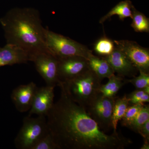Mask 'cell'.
Listing matches in <instances>:
<instances>
[{"label": "cell", "instance_id": "603a6c76", "mask_svg": "<svg viewBox=\"0 0 149 149\" xmlns=\"http://www.w3.org/2000/svg\"><path fill=\"white\" fill-rule=\"evenodd\" d=\"M140 74L129 80H126L127 83H132L136 89H143L149 86V73L142 71H139Z\"/></svg>", "mask_w": 149, "mask_h": 149}, {"label": "cell", "instance_id": "277c9868", "mask_svg": "<svg viewBox=\"0 0 149 149\" xmlns=\"http://www.w3.org/2000/svg\"><path fill=\"white\" fill-rule=\"evenodd\" d=\"M45 43L49 53L57 58L65 57L79 56L88 59L93 54L86 46L46 28Z\"/></svg>", "mask_w": 149, "mask_h": 149}, {"label": "cell", "instance_id": "30bf717a", "mask_svg": "<svg viewBox=\"0 0 149 149\" xmlns=\"http://www.w3.org/2000/svg\"><path fill=\"white\" fill-rule=\"evenodd\" d=\"M54 88L48 85L37 88L27 116L33 114L47 116L54 104Z\"/></svg>", "mask_w": 149, "mask_h": 149}, {"label": "cell", "instance_id": "d6986e66", "mask_svg": "<svg viewBox=\"0 0 149 149\" xmlns=\"http://www.w3.org/2000/svg\"><path fill=\"white\" fill-rule=\"evenodd\" d=\"M131 26L137 32H149V19L144 14L137 10L134 7L132 10Z\"/></svg>", "mask_w": 149, "mask_h": 149}, {"label": "cell", "instance_id": "ba28073f", "mask_svg": "<svg viewBox=\"0 0 149 149\" xmlns=\"http://www.w3.org/2000/svg\"><path fill=\"white\" fill-rule=\"evenodd\" d=\"M115 47L122 52L139 71L149 72V50L129 40H114Z\"/></svg>", "mask_w": 149, "mask_h": 149}, {"label": "cell", "instance_id": "8fae6325", "mask_svg": "<svg viewBox=\"0 0 149 149\" xmlns=\"http://www.w3.org/2000/svg\"><path fill=\"white\" fill-rule=\"evenodd\" d=\"M37 88L36 84L32 82L14 89L11 98L19 112H25L30 110Z\"/></svg>", "mask_w": 149, "mask_h": 149}, {"label": "cell", "instance_id": "9a60e30c", "mask_svg": "<svg viewBox=\"0 0 149 149\" xmlns=\"http://www.w3.org/2000/svg\"><path fill=\"white\" fill-rule=\"evenodd\" d=\"M133 6L129 0L122 1L115 6L105 15L102 17L100 20V23H103L107 19L113 15L118 16L120 20L123 21L128 17L132 18V10Z\"/></svg>", "mask_w": 149, "mask_h": 149}, {"label": "cell", "instance_id": "ffe728a7", "mask_svg": "<svg viewBox=\"0 0 149 149\" xmlns=\"http://www.w3.org/2000/svg\"><path fill=\"white\" fill-rule=\"evenodd\" d=\"M148 120L149 105H145L144 104L128 128L138 133L141 126Z\"/></svg>", "mask_w": 149, "mask_h": 149}, {"label": "cell", "instance_id": "44dd1931", "mask_svg": "<svg viewBox=\"0 0 149 149\" xmlns=\"http://www.w3.org/2000/svg\"><path fill=\"white\" fill-rule=\"evenodd\" d=\"M143 105L141 104L129 105L124 116L121 119L122 125L128 128Z\"/></svg>", "mask_w": 149, "mask_h": 149}, {"label": "cell", "instance_id": "e0dca14e", "mask_svg": "<svg viewBox=\"0 0 149 149\" xmlns=\"http://www.w3.org/2000/svg\"><path fill=\"white\" fill-rule=\"evenodd\" d=\"M129 100L127 95L116 99L112 116V124L113 132H116L118 123L124 116L128 107Z\"/></svg>", "mask_w": 149, "mask_h": 149}, {"label": "cell", "instance_id": "7402d4cb", "mask_svg": "<svg viewBox=\"0 0 149 149\" xmlns=\"http://www.w3.org/2000/svg\"><path fill=\"white\" fill-rule=\"evenodd\" d=\"M127 97L130 105L144 104L149 102V94L146 93L143 89H136Z\"/></svg>", "mask_w": 149, "mask_h": 149}, {"label": "cell", "instance_id": "9c48e42d", "mask_svg": "<svg viewBox=\"0 0 149 149\" xmlns=\"http://www.w3.org/2000/svg\"><path fill=\"white\" fill-rule=\"evenodd\" d=\"M58 59L60 83L72 79L90 69L88 59L83 57L72 56Z\"/></svg>", "mask_w": 149, "mask_h": 149}, {"label": "cell", "instance_id": "cb8c5ba5", "mask_svg": "<svg viewBox=\"0 0 149 149\" xmlns=\"http://www.w3.org/2000/svg\"><path fill=\"white\" fill-rule=\"evenodd\" d=\"M32 149H58L49 133L42 138Z\"/></svg>", "mask_w": 149, "mask_h": 149}, {"label": "cell", "instance_id": "52a82bcc", "mask_svg": "<svg viewBox=\"0 0 149 149\" xmlns=\"http://www.w3.org/2000/svg\"><path fill=\"white\" fill-rule=\"evenodd\" d=\"M38 73L47 85L55 87L60 83L58 76V59L48 52L40 53L32 57Z\"/></svg>", "mask_w": 149, "mask_h": 149}, {"label": "cell", "instance_id": "5bb4252c", "mask_svg": "<svg viewBox=\"0 0 149 149\" xmlns=\"http://www.w3.org/2000/svg\"><path fill=\"white\" fill-rule=\"evenodd\" d=\"M89 66L91 70L101 79L109 78L114 74V71L107 61L103 57H99L93 54L88 59Z\"/></svg>", "mask_w": 149, "mask_h": 149}, {"label": "cell", "instance_id": "d4e9b609", "mask_svg": "<svg viewBox=\"0 0 149 149\" xmlns=\"http://www.w3.org/2000/svg\"><path fill=\"white\" fill-rule=\"evenodd\" d=\"M138 133L143 137L144 141L149 142V120L141 126Z\"/></svg>", "mask_w": 149, "mask_h": 149}, {"label": "cell", "instance_id": "4fadbf2b", "mask_svg": "<svg viewBox=\"0 0 149 149\" xmlns=\"http://www.w3.org/2000/svg\"><path fill=\"white\" fill-rule=\"evenodd\" d=\"M30 61L29 54L16 46L6 44L5 47H0V68L27 63Z\"/></svg>", "mask_w": 149, "mask_h": 149}, {"label": "cell", "instance_id": "484cf974", "mask_svg": "<svg viewBox=\"0 0 149 149\" xmlns=\"http://www.w3.org/2000/svg\"><path fill=\"white\" fill-rule=\"evenodd\" d=\"M148 141H144L143 145L141 149H149V143Z\"/></svg>", "mask_w": 149, "mask_h": 149}, {"label": "cell", "instance_id": "4316f807", "mask_svg": "<svg viewBox=\"0 0 149 149\" xmlns=\"http://www.w3.org/2000/svg\"><path fill=\"white\" fill-rule=\"evenodd\" d=\"M143 90L145 91V92H146V93H147V94H149V86H147L146 88L143 89Z\"/></svg>", "mask_w": 149, "mask_h": 149}, {"label": "cell", "instance_id": "ac0fdd59", "mask_svg": "<svg viewBox=\"0 0 149 149\" xmlns=\"http://www.w3.org/2000/svg\"><path fill=\"white\" fill-rule=\"evenodd\" d=\"M115 49L114 41L105 36L96 41L93 47L95 53L102 57L109 55Z\"/></svg>", "mask_w": 149, "mask_h": 149}, {"label": "cell", "instance_id": "7a4b0ae2", "mask_svg": "<svg viewBox=\"0 0 149 149\" xmlns=\"http://www.w3.org/2000/svg\"><path fill=\"white\" fill-rule=\"evenodd\" d=\"M7 44L13 45L29 54L31 61L35 55L49 52L45 43L46 28L39 11L32 8H15L0 18Z\"/></svg>", "mask_w": 149, "mask_h": 149}, {"label": "cell", "instance_id": "5b68a950", "mask_svg": "<svg viewBox=\"0 0 149 149\" xmlns=\"http://www.w3.org/2000/svg\"><path fill=\"white\" fill-rule=\"evenodd\" d=\"M45 116L23 118L22 126L15 139L17 149H32L42 138L49 133L47 118Z\"/></svg>", "mask_w": 149, "mask_h": 149}, {"label": "cell", "instance_id": "7c38bea8", "mask_svg": "<svg viewBox=\"0 0 149 149\" xmlns=\"http://www.w3.org/2000/svg\"><path fill=\"white\" fill-rule=\"evenodd\" d=\"M103 58L108 62L114 73L120 77H133L139 71L126 56L116 47L111 54Z\"/></svg>", "mask_w": 149, "mask_h": 149}, {"label": "cell", "instance_id": "8992f818", "mask_svg": "<svg viewBox=\"0 0 149 149\" xmlns=\"http://www.w3.org/2000/svg\"><path fill=\"white\" fill-rule=\"evenodd\" d=\"M116 99L115 97H104L100 94L86 110L104 132L113 128L112 116Z\"/></svg>", "mask_w": 149, "mask_h": 149}, {"label": "cell", "instance_id": "2e32d148", "mask_svg": "<svg viewBox=\"0 0 149 149\" xmlns=\"http://www.w3.org/2000/svg\"><path fill=\"white\" fill-rule=\"evenodd\" d=\"M127 83L126 80H124L123 77L113 74L109 78V81L107 84L101 85L100 93L104 97H115L120 88Z\"/></svg>", "mask_w": 149, "mask_h": 149}, {"label": "cell", "instance_id": "3957f363", "mask_svg": "<svg viewBox=\"0 0 149 149\" xmlns=\"http://www.w3.org/2000/svg\"><path fill=\"white\" fill-rule=\"evenodd\" d=\"M101 81L89 69L72 79L61 82L58 86L73 102L86 110L101 94Z\"/></svg>", "mask_w": 149, "mask_h": 149}, {"label": "cell", "instance_id": "6da1fadb", "mask_svg": "<svg viewBox=\"0 0 149 149\" xmlns=\"http://www.w3.org/2000/svg\"><path fill=\"white\" fill-rule=\"evenodd\" d=\"M47 117L49 133L58 149H123L132 143L117 132L107 135L86 110L62 89Z\"/></svg>", "mask_w": 149, "mask_h": 149}]
</instances>
